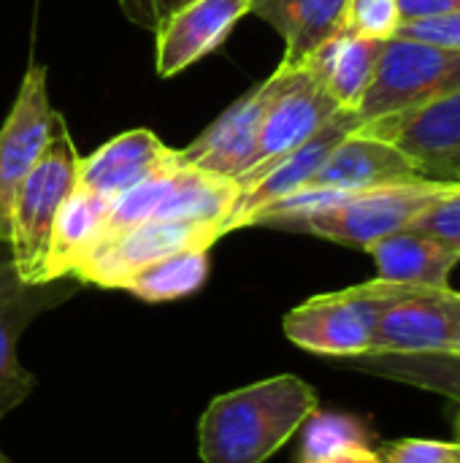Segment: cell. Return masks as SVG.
I'll list each match as a JSON object with an SVG mask.
<instances>
[{
  "instance_id": "6da1fadb",
  "label": "cell",
  "mask_w": 460,
  "mask_h": 463,
  "mask_svg": "<svg viewBox=\"0 0 460 463\" xmlns=\"http://www.w3.org/2000/svg\"><path fill=\"white\" fill-rule=\"evenodd\" d=\"M317 410V393L296 374L268 377L217 396L198 423L203 463H266Z\"/></svg>"
},
{
  "instance_id": "7a4b0ae2",
  "label": "cell",
  "mask_w": 460,
  "mask_h": 463,
  "mask_svg": "<svg viewBox=\"0 0 460 463\" xmlns=\"http://www.w3.org/2000/svg\"><path fill=\"white\" fill-rule=\"evenodd\" d=\"M453 184L455 182L423 179L412 184H393V187H377L361 193L333 190L320 206L298 214L274 217L263 228L306 233L369 252L385 236L409 228L415 217L426 212Z\"/></svg>"
},
{
  "instance_id": "3957f363",
  "label": "cell",
  "mask_w": 460,
  "mask_h": 463,
  "mask_svg": "<svg viewBox=\"0 0 460 463\" xmlns=\"http://www.w3.org/2000/svg\"><path fill=\"white\" fill-rule=\"evenodd\" d=\"M418 285L371 279L347 290L323 293L285 315V336L323 358H355L371 350L382 312Z\"/></svg>"
},
{
  "instance_id": "277c9868",
  "label": "cell",
  "mask_w": 460,
  "mask_h": 463,
  "mask_svg": "<svg viewBox=\"0 0 460 463\" xmlns=\"http://www.w3.org/2000/svg\"><path fill=\"white\" fill-rule=\"evenodd\" d=\"M79 179V152L68 136L62 114L54 119V136L38 165L19 184L11 206L8 250L16 274L27 285H43L52 228L60 206L73 193Z\"/></svg>"
},
{
  "instance_id": "5b68a950",
  "label": "cell",
  "mask_w": 460,
  "mask_h": 463,
  "mask_svg": "<svg viewBox=\"0 0 460 463\" xmlns=\"http://www.w3.org/2000/svg\"><path fill=\"white\" fill-rule=\"evenodd\" d=\"M460 90V49L396 35L385 41L371 84L358 103L363 125L420 109Z\"/></svg>"
},
{
  "instance_id": "8992f818",
  "label": "cell",
  "mask_w": 460,
  "mask_h": 463,
  "mask_svg": "<svg viewBox=\"0 0 460 463\" xmlns=\"http://www.w3.org/2000/svg\"><path fill=\"white\" fill-rule=\"evenodd\" d=\"M79 288L81 282L76 277L52 279L43 285L22 282L8 244H0V423L30 396L35 385L33 374L19 364V336L38 315L73 298Z\"/></svg>"
},
{
  "instance_id": "52a82bcc",
  "label": "cell",
  "mask_w": 460,
  "mask_h": 463,
  "mask_svg": "<svg viewBox=\"0 0 460 463\" xmlns=\"http://www.w3.org/2000/svg\"><path fill=\"white\" fill-rule=\"evenodd\" d=\"M363 128V119L358 111L352 109H339L314 136H309L304 144H298L296 149H290L287 155L266 163V165H258L247 174H241L236 179V187H239V198L233 203V212L225 222V233L230 231H239V228H247L249 220L293 195L296 190L306 187L312 182V176L317 174V168L325 163V157L347 138L352 136L355 130Z\"/></svg>"
},
{
  "instance_id": "ba28073f",
  "label": "cell",
  "mask_w": 460,
  "mask_h": 463,
  "mask_svg": "<svg viewBox=\"0 0 460 463\" xmlns=\"http://www.w3.org/2000/svg\"><path fill=\"white\" fill-rule=\"evenodd\" d=\"M222 239L220 225L209 222H176V220H149L127 228L111 239H103L89 258L73 271L81 285L117 288L138 269L168 258L182 250H211Z\"/></svg>"
},
{
  "instance_id": "9c48e42d",
  "label": "cell",
  "mask_w": 460,
  "mask_h": 463,
  "mask_svg": "<svg viewBox=\"0 0 460 463\" xmlns=\"http://www.w3.org/2000/svg\"><path fill=\"white\" fill-rule=\"evenodd\" d=\"M54 119L57 111L49 103L46 71L41 65H30L0 128V244H8L16 190L52 144Z\"/></svg>"
},
{
  "instance_id": "30bf717a",
  "label": "cell",
  "mask_w": 460,
  "mask_h": 463,
  "mask_svg": "<svg viewBox=\"0 0 460 463\" xmlns=\"http://www.w3.org/2000/svg\"><path fill=\"white\" fill-rule=\"evenodd\" d=\"M263 84L266 106L260 117L258 165H266L304 144L342 109L306 68H277Z\"/></svg>"
},
{
  "instance_id": "8fae6325",
  "label": "cell",
  "mask_w": 460,
  "mask_h": 463,
  "mask_svg": "<svg viewBox=\"0 0 460 463\" xmlns=\"http://www.w3.org/2000/svg\"><path fill=\"white\" fill-rule=\"evenodd\" d=\"M361 130L396 144L428 179L460 182V90L420 109L374 119Z\"/></svg>"
},
{
  "instance_id": "7c38bea8",
  "label": "cell",
  "mask_w": 460,
  "mask_h": 463,
  "mask_svg": "<svg viewBox=\"0 0 460 463\" xmlns=\"http://www.w3.org/2000/svg\"><path fill=\"white\" fill-rule=\"evenodd\" d=\"M460 315V293L453 288H412L390 304L374 331V355L450 353L453 326Z\"/></svg>"
},
{
  "instance_id": "4fadbf2b",
  "label": "cell",
  "mask_w": 460,
  "mask_h": 463,
  "mask_svg": "<svg viewBox=\"0 0 460 463\" xmlns=\"http://www.w3.org/2000/svg\"><path fill=\"white\" fill-rule=\"evenodd\" d=\"M249 0H190L171 11L155 27V71L168 79L209 52H214L230 30L249 14Z\"/></svg>"
},
{
  "instance_id": "5bb4252c",
  "label": "cell",
  "mask_w": 460,
  "mask_h": 463,
  "mask_svg": "<svg viewBox=\"0 0 460 463\" xmlns=\"http://www.w3.org/2000/svg\"><path fill=\"white\" fill-rule=\"evenodd\" d=\"M423 179H428L426 171L396 144L355 130L325 157L306 187L361 193L393 184H412Z\"/></svg>"
},
{
  "instance_id": "9a60e30c",
  "label": "cell",
  "mask_w": 460,
  "mask_h": 463,
  "mask_svg": "<svg viewBox=\"0 0 460 463\" xmlns=\"http://www.w3.org/2000/svg\"><path fill=\"white\" fill-rule=\"evenodd\" d=\"M266 106V84L239 98L220 119H214L190 146L179 149L182 160L192 168L222 179H239L258 165L260 117Z\"/></svg>"
},
{
  "instance_id": "2e32d148",
  "label": "cell",
  "mask_w": 460,
  "mask_h": 463,
  "mask_svg": "<svg viewBox=\"0 0 460 463\" xmlns=\"http://www.w3.org/2000/svg\"><path fill=\"white\" fill-rule=\"evenodd\" d=\"M179 163H184L179 149L165 146L152 130L136 128V130L119 133L117 138L89 152L87 157H79L76 184L111 203L117 195H122L133 184L144 182L146 176L163 168H174Z\"/></svg>"
},
{
  "instance_id": "e0dca14e",
  "label": "cell",
  "mask_w": 460,
  "mask_h": 463,
  "mask_svg": "<svg viewBox=\"0 0 460 463\" xmlns=\"http://www.w3.org/2000/svg\"><path fill=\"white\" fill-rule=\"evenodd\" d=\"M385 41L358 35L347 27L336 30L331 38H325L301 68H306L314 81L342 106V109H358L363 100L371 76L377 71V62L382 57Z\"/></svg>"
},
{
  "instance_id": "ac0fdd59",
  "label": "cell",
  "mask_w": 460,
  "mask_h": 463,
  "mask_svg": "<svg viewBox=\"0 0 460 463\" xmlns=\"http://www.w3.org/2000/svg\"><path fill=\"white\" fill-rule=\"evenodd\" d=\"M249 14L268 22L285 41L279 68H301L304 60L344 27L350 0H249Z\"/></svg>"
},
{
  "instance_id": "d6986e66",
  "label": "cell",
  "mask_w": 460,
  "mask_h": 463,
  "mask_svg": "<svg viewBox=\"0 0 460 463\" xmlns=\"http://www.w3.org/2000/svg\"><path fill=\"white\" fill-rule=\"evenodd\" d=\"M106 214H108L106 198H100L79 184L73 187V193L60 206L54 228H52L49 255H46V266H43V282L73 277V271L103 241Z\"/></svg>"
},
{
  "instance_id": "ffe728a7",
  "label": "cell",
  "mask_w": 460,
  "mask_h": 463,
  "mask_svg": "<svg viewBox=\"0 0 460 463\" xmlns=\"http://www.w3.org/2000/svg\"><path fill=\"white\" fill-rule=\"evenodd\" d=\"M369 255L377 263L380 279L418 288H450V277L460 263L458 250L412 228L385 236L369 250Z\"/></svg>"
},
{
  "instance_id": "44dd1931",
  "label": "cell",
  "mask_w": 460,
  "mask_h": 463,
  "mask_svg": "<svg viewBox=\"0 0 460 463\" xmlns=\"http://www.w3.org/2000/svg\"><path fill=\"white\" fill-rule=\"evenodd\" d=\"M301 431L296 463H377V439L371 429L347 412L314 410Z\"/></svg>"
},
{
  "instance_id": "7402d4cb",
  "label": "cell",
  "mask_w": 460,
  "mask_h": 463,
  "mask_svg": "<svg viewBox=\"0 0 460 463\" xmlns=\"http://www.w3.org/2000/svg\"><path fill=\"white\" fill-rule=\"evenodd\" d=\"M347 369L412 385L420 391H431L439 396H447L453 402H460V358L447 353H431V355H355L339 361Z\"/></svg>"
},
{
  "instance_id": "603a6c76",
  "label": "cell",
  "mask_w": 460,
  "mask_h": 463,
  "mask_svg": "<svg viewBox=\"0 0 460 463\" xmlns=\"http://www.w3.org/2000/svg\"><path fill=\"white\" fill-rule=\"evenodd\" d=\"M206 277H209V250H182L138 269L119 285V290H127L141 301L163 304L198 293Z\"/></svg>"
},
{
  "instance_id": "cb8c5ba5",
  "label": "cell",
  "mask_w": 460,
  "mask_h": 463,
  "mask_svg": "<svg viewBox=\"0 0 460 463\" xmlns=\"http://www.w3.org/2000/svg\"><path fill=\"white\" fill-rule=\"evenodd\" d=\"M401 24L404 19H401L399 0H350L347 3L344 27L358 35L390 41L399 35Z\"/></svg>"
},
{
  "instance_id": "d4e9b609",
  "label": "cell",
  "mask_w": 460,
  "mask_h": 463,
  "mask_svg": "<svg viewBox=\"0 0 460 463\" xmlns=\"http://www.w3.org/2000/svg\"><path fill=\"white\" fill-rule=\"evenodd\" d=\"M409 228L460 252V182L439 195L426 212H420Z\"/></svg>"
},
{
  "instance_id": "484cf974",
  "label": "cell",
  "mask_w": 460,
  "mask_h": 463,
  "mask_svg": "<svg viewBox=\"0 0 460 463\" xmlns=\"http://www.w3.org/2000/svg\"><path fill=\"white\" fill-rule=\"evenodd\" d=\"M377 463H460V448L439 439H396L377 448Z\"/></svg>"
},
{
  "instance_id": "4316f807",
  "label": "cell",
  "mask_w": 460,
  "mask_h": 463,
  "mask_svg": "<svg viewBox=\"0 0 460 463\" xmlns=\"http://www.w3.org/2000/svg\"><path fill=\"white\" fill-rule=\"evenodd\" d=\"M399 35L460 49V14H442V16H426V19L404 22Z\"/></svg>"
},
{
  "instance_id": "83f0119b",
  "label": "cell",
  "mask_w": 460,
  "mask_h": 463,
  "mask_svg": "<svg viewBox=\"0 0 460 463\" xmlns=\"http://www.w3.org/2000/svg\"><path fill=\"white\" fill-rule=\"evenodd\" d=\"M401 19H426V16H442V14H460V0H399Z\"/></svg>"
},
{
  "instance_id": "f1b7e54d",
  "label": "cell",
  "mask_w": 460,
  "mask_h": 463,
  "mask_svg": "<svg viewBox=\"0 0 460 463\" xmlns=\"http://www.w3.org/2000/svg\"><path fill=\"white\" fill-rule=\"evenodd\" d=\"M125 3H127V0H125ZM184 3H190V0H133V5H127V11L136 14V16H141V8H146L149 19H152L155 27H157L171 11H176V8L184 5Z\"/></svg>"
},
{
  "instance_id": "f546056e",
  "label": "cell",
  "mask_w": 460,
  "mask_h": 463,
  "mask_svg": "<svg viewBox=\"0 0 460 463\" xmlns=\"http://www.w3.org/2000/svg\"><path fill=\"white\" fill-rule=\"evenodd\" d=\"M447 355H455L460 358V315L458 320H455V326H453V336H450V353Z\"/></svg>"
},
{
  "instance_id": "4dcf8cb0",
  "label": "cell",
  "mask_w": 460,
  "mask_h": 463,
  "mask_svg": "<svg viewBox=\"0 0 460 463\" xmlns=\"http://www.w3.org/2000/svg\"><path fill=\"white\" fill-rule=\"evenodd\" d=\"M455 431H458V442H455V445L460 448V415H458V423H455Z\"/></svg>"
},
{
  "instance_id": "1f68e13d",
  "label": "cell",
  "mask_w": 460,
  "mask_h": 463,
  "mask_svg": "<svg viewBox=\"0 0 460 463\" xmlns=\"http://www.w3.org/2000/svg\"><path fill=\"white\" fill-rule=\"evenodd\" d=\"M0 463H11L8 458H5V456H3V450H0Z\"/></svg>"
}]
</instances>
